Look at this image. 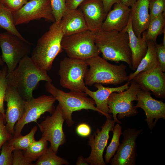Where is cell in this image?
Wrapping results in <instances>:
<instances>
[{
  "label": "cell",
  "instance_id": "7dc6e473",
  "mask_svg": "<svg viewBox=\"0 0 165 165\" xmlns=\"http://www.w3.org/2000/svg\"></svg>",
  "mask_w": 165,
  "mask_h": 165
},
{
  "label": "cell",
  "instance_id": "ffe728a7",
  "mask_svg": "<svg viewBox=\"0 0 165 165\" xmlns=\"http://www.w3.org/2000/svg\"><path fill=\"white\" fill-rule=\"evenodd\" d=\"M130 82L131 81L127 82L123 85L116 87H106L101 83H95L94 85L97 89V90L92 91L87 87L85 92L94 100L96 107L102 112L107 118L112 119L108 105L109 97L113 92L119 93L126 90L129 88Z\"/></svg>",
  "mask_w": 165,
  "mask_h": 165
},
{
  "label": "cell",
  "instance_id": "f6af8a7d",
  "mask_svg": "<svg viewBox=\"0 0 165 165\" xmlns=\"http://www.w3.org/2000/svg\"><path fill=\"white\" fill-rule=\"evenodd\" d=\"M1 33L0 32V34ZM4 62L2 61V58L1 57L0 55V66H2L4 65Z\"/></svg>",
  "mask_w": 165,
  "mask_h": 165
},
{
  "label": "cell",
  "instance_id": "7a4b0ae2",
  "mask_svg": "<svg viewBox=\"0 0 165 165\" xmlns=\"http://www.w3.org/2000/svg\"><path fill=\"white\" fill-rule=\"evenodd\" d=\"M93 32L95 43L103 58L116 63L124 62L131 68L132 54L127 32L106 31L102 29Z\"/></svg>",
  "mask_w": 165,
  "mask_h": 165
},
{
  "label": "cell",
  "instance_id": "8992f818",
  "mask_svg": "<svg viewBox=\"0 0 165 165\" xmlns=\"http://www.w3.org/2000/svg\"><path fill=\"white\" fill-rule=\"evenodd\" d=\"M61 46L68 57L72 58L86 60L101 53L95 43L94 32L89 30L64 36Z\"/></svg>",
  "mask_w": 165,
  "mask_h": 165
},
{
  "label": "cell",
  "instance_id": "5b68a950",
  "mask_svg": "<svg viewBox=\"0 0 165 165\" xmlns=\"http://www.w3.org/2000/svg\"><path fill=\"white\" fill-rule=\"evenodd\" d=\"M46 90L57 100L61 109L63 116L69 127L73 125L72 117L73 112L82 109L91 110L104 115V113L95 106L94 100L85 92L70 91L66 92L55 87L51 82H46Z\"/></svg>",
  "mask_w": 165,
  "mask_h": 165
},
{
  "label": "cell",
  "instance_id": "bcb514c9",
  "mask_svg": "<svg viewBox=\"0 0 165 165\" xmlns=\"http://www.w3.org/2000/svg\"><path fill=\"white\" fill-rule=\"evenodd\" d=\"M2 72V70H1L0 69V78Z\"/></svg>",
  "mask_w": 165,
  "mask_h": 165
},
{
  "label": "cell",
  "instance_id": "d4e9b609",
  "mask_svg": "<svg viewBox=\"0 0 165 165\" xmlns=\"http://www.w3.org/2000/svg\"><path fill=\"white\" fill-rule=\"evenodd\" d=\"M0 28H2L22 39L25 38L16 29L12 12L0 2Z\"/></svg>",
  "mask_w": 165,
  "mask_h": 165
},
{
  "label": "cell",
  "instance_id": "60d3db41",
  "mask_svg": "<svg viewBox=\"0 0 165 165\" xmlns=\"http://www.w3.org/2000/svg\"><path fill=\"white\" fill-rule=\"evenodd\" d=\"M105 12L107 14L111 10L112 6L115 4L121 2L120 0H101Z\"/></svg>",
  "mask_w": 165,
  "mask_h": 165
},
{
  "label": "cell",
  "instance_id": "8fae6325",
  "mask_svg": "<svg viewBox=\"0 0 165 165\" xmlns=\"http://www.w3.org/2000/svg\"><path fill=\"white\" fill-rule=\"evenodd\" d=\"M52 114L47 116L38 125L42 133V137L50 142V147L57 153L60 146L64 144L66 141L63 129L65 120L58 105Z\"/></svg>",
  "mask_w": 165,
  "mask_h": 165
},
{
  "label": "cell",
  "instance_id": "8d00e7d4",
  "mask_svg": "<svg viewBox=\"0 0 165 165\" xmlns=\"http://www.w3.org/2000/svg\"><path fill=\"white\" fill-rule=\"evenodd\" d=\"M0 2L12 12L19 10L28 2L27 0H0Z\"/></svg>",
  "mask_w": 165,
  "mask_h": 165
},
{
  "label": "cell",
  "instance_id": "603a6c76",
  "mask_svg": "<svg viewBox=\"0 0 165 165\" xmlns=\"http://www.w3.org/2000/svg\"><path fill=\"white\" fill-rule=\"evenodd\" d=\"M149 0H137L131 7L132 26L137 36H141L142 33L147 30L149 24Z\"/></svg>",
  "mask_w": 165,
  "mask_h": 165
},
{
  "label": "cell",
  "instance_id": "3957f363",
  "mask_svg": "<svg viewBox=\"0 0 165 165\" xmlns=\"http://www.w3.org/2000/svg\"><path fill=\"white\" fill-rule=\"evenodd\" d=\"M86 61L89 66L84 78L86 86H91L95 83L116 85L128 81L127 66L123 63L119 65L110 64L99 55Z\"/></svg>",
  "mask_w": 165,
  "mask_h": 165
},
{
  "label": "cell",
  "instance_id": "6da1fadb",
  "mask_svg": "<svg viewBox=\"0 0 165 165\" xmlns=\"http://www.w3.org/2000/svg\"><path fill=\"white\" fill-rule=\"evenodd\" d=\"M7 86L16 90L24 101L33 97V92L40 81L51 82L47 71L38 67L31 57L27 56L11 72L7 73Z\"/></svg>",
  "mask_w": 165,
  "mask_h": 165
},
{
  "label": "cell",
  "instance_id": "b9f144b4",
  "mask_svg": "<svg viewBox=\"0 0 165 165\" xmlns=\"http://www.w3.org/2000/svg\"><path fill=\"white\" fill-rule=\"evenodd\" d=\"M76 165H88L89 164L85 161V158L82 156H79L78 158L76 163Z\"/></svg>",
  "mask_w": 165,
  "mask_h": 165
},
{
  "label": "cell",
  "instance_id": "44dd1931",
  "mask_svg": "<svg viewBox=\"0 0 165 165\" xmlns=\"http://www.w3.org/2000/svg\"><path fill=\"white\" fill-rule=\"evenodd\" d=\"M129 35V45L132 54L131 68L135 71L140 61L146 54L148 49L146 38V30L143 32L141 36H137L132 28L131 17L125 29Z\"/></svg>",
  "mask_w": 165,
  "mask_h": 165
},
{
  "label": "cell",
  "instance_id": "30bf717a",
  "mask_svg": "<svg viewBox=\"0 0 165 165\" xmlns=\"http://www.w3.org/2000/svg\"><path fill=\"white\" fill-rule=\"evenodd\" d=\"M56 99L52 95H42L37 98L24 101V113L16 123L13 137L21 134L23 128L26 124L32 122L37 123V120L46 112L52 114L54 111Z\"/></svg>",
  "mask_w": 165,
  "mask_h": 165
},
{
  "label": "cell",
  "instance_id": "ab89813d",
  "mask_svg": "<svg viewBox=\"0 0 165 165\" xmlns=\"http://www.w3.org/2000/svg\"><path fill=\"white\" fill-rule=\"evenodd\" d=\"M85 0H66L67 9H74L78 8L80 4Z\"/></svg>",
  "mask_w": 165,
  "mask_h": 165
},
{
  "label": "cell",
  "instance_id": "f35d334b",
  "mask_svg": "<svg viewBox=\"0 0 165 165\" xmlns=\"http://www.w3.org/2000/svg\"><path fill=\"white\" fill-rule=\"evenodd\" d=\"M76 131L79 136L83 137H86L91 134V129L88 124L86 123H82L77 127Z\"/></svg>",
  "mask_w": 165,
  "mask_h": 165
},
{
  "label": "cell",
  "instance_id": "ba28073f",
  "mask_svg": "<svg viewBox=\"0 0 165 165\" xmlns=\"http://www.w3.org/2000/svg\"><path fill=\"white\" fill-rule=\"evenodd\" d=\"M88 68L86 60L64 58L60 62L58 71L61 85L70 91L85 92L87 87L84 78Z\"/></svg>",
  "mask_w": 165,
  "mask_h": 165
},
{
  "label": "cell",
  "instance_id": "d590c367",
  "mask_svg": "<svg viewBox=\"0 0 165 165\" xmlns=\"http://www.w3.org/2000/svg\"><path fill=\"white\" fill-rule=\"evenodd\" d=\"M4 120L2 115L0 114V150L3 144L13 137L6 129L4 124Z\"/></svg>",
  "mask_w": 165,
  "mask_h": 165
},
{
  "label": "cell",
  "instance_id": "cb8c5ba5",
  "mask_svg": "<svg viewBox=\"0 0 165 165\" xmlns=\"http://www.w3.org/2000/svg\"><path fill=\"white\" fill-rule=\"evenodd\" d=\"M148 49L145 56L140 61L135 71L130 73L128 82L131 81L139 73L149 70L159 64L157 57L155 42L151 40H147Z\"/></svg>",
  "mask_w": 165,
  "mask_h": 165
},
{
  "label": "cell",
  "instance_id": "e0dca14e",
  "mask_svg": "<svg viewBox=\"0 0 165 165\" xmlns=\"http://www.w3.org/2000/svg\"><path fill=\"white\" fill-rule=\"evenodd\" d=\"M4 101L7 102V106L5 116L6 127L13 135L15 125L24 113V101L16 90L7 86Z\"/></svg>",
  "mask_w": 165,
  "mask_h": 165
},
{
  "label": "cell",
  "instance_id": "f546056e",
  "mask_svg": "<svg viewBox=\"0 0 165 165\" xmlns=\"http://www.w3.org/2000/svg\"><path fill=\"white\" fill-rule=\"evenodd\" d=\"M113 134L111 141L107 148L106 153L105 156V162L109 163L111 159L116 153L120 144L119 139L122 134V127L119 124H117L114 127Z\"/></svg>",
  "mask_w": 165,
  "mask_h": 165
},
{
  "label": "cell",
  "instance_id": "d6a6232c",
  "mask_svg": "<svg viewBox=\"0 0 165 165\" xmlns=\"http://www.w3.org/2000/svg\"><path fill=\"white\" fill-rule=\"evenodd\" d=\"M0 154V165H12L13 147L8 141L2 145Z\"/></svg>",
  "mask_w": 165,
  "mask_h": 165
},
{
  "label": "cell",
  "instance_id": "f1b7e54d",
  "mask_svg": "<svg viewBox=\"0 0 165 165\" xmlns=\"http://www.w3.org/2000/svg\"><path fill=\"white\" fill-rule=\"evenodd\" d=\"M69 163L66 159L57 155L50 146L36 160V165H68Z\"/></svg>",
  "mask_w": 165,
  "mask_h": 165
},
{
  "label": "cell",
  "instance_id": "ee69618b",
  "mask_svg": "<svg viewBox=\"0 0 165 165\" xmlns=\"http://www.w3.org/2000/svg\"><path fill=\"white\" fill-rule=\"evenodd\" d=\"M163 34H164V36L163 38V42L162 43L163 45L165 46V31H164Z\"/></svg>",
  "mask_w": 165,
  "mask_h": 165
},
{
  "label": "cell",
  "instance_id": "9c48e42d",
  "mask_svg": "<svg viewBox=\"0 0 165 165\" xmlns=\"http://www.w3.org/2000/svg\"><path fill=\"white\" fill-rule=\"evenodd\" d=\"M32 44L7 31L0 34L2 60L6 64L7 73L13 71L20 61L29 54Z\"/></svg>",
  "mask_w": 165,
  "mask_h": 165
},
{
  "label": "cell",
  "instance_id": "5bb4252c",
  "mask_svg": "<svg viewBox=\"0 0 165 165\" xmlns=\"http://www.w3.org/2000/svg\"><path fill=\"white\" fill-rule=\"evenodd\" d=\"M116 122L112 119L107 118L101 129L97 128L92 134L89 136L88 145L91 148L89 156L85 158L90 165H106L103 154L109 138V133L113 131Z\"/></svg>",
  "mask_w": 165,
  "mask_h": 165
},
{
  "label": "cell",
  "instance_id": "484cf974",
  "mask_svg": "<svg viewBox=\"0 0 165 165\" xmlns=\"http://www.w3.org/2000/svg\"><path fill=\"white\" fill-rule=\"evenodd\" d=\"M165 12H164L150 21L146 30V40L156 42L158 36L165 31Z\"/></svg>",
  "mask_w": 165,
  "mask_h": 165
},
{
  "label": "cell",
  "instance_id": "7c38bea8",
  "mask_svg": "<svg viewBox=\"0 0 165 165\" xmlns=\"http://www.w3.org/2000/svg\"><path fill=\"white\" fill-rule=\"evenodd\" d=\"M12 13L16 26L42 18L55 22L50 0H30L19 10L12 12Z\"/></svg>",
  "mask_w": 165,
  "mask_h": 165
},
{
  "label": "cell",
  "instance_id": "1f68e13d",
  "mask_svg": "<svg viewBox=\"0 0 165 165\" xmlns=\"http://www.w3.org/2000/svg\"><path fill=\"white\" fill-rule=\"evenodd\" d=\"M7 73L6 66H3L0 78V114H2L5 120V113L4 102L6 92L7 86L6 76Z\"/></svg>",
  "mask_w": 165,
  "mask_h": 165
},
{
  "label": "cell",
  "instance_id": "2e32d148",
  "mask_svg": "<svg viewBox=\"0 0 165 165\" xmlns=\"http://www.w3.org/2000/svg\"><path fill=\"white\" fill-rule=\"evenodd\" d=\"M141 90L151 91L157 97L165 98V75L158 64L152 68L138 74L133 79Z\"/></svg>",
  "mask_w": 165,
  "mask_h": 165
},
{
  "label": "cell",
  "instance_id": "74e56055",
  "mask_svg": "<svg viewBox=\"0 0 165 165\" xmlns=\"http://www.w3.org/2000/svg\"><path fill=\"white\" fill-rule=\"evenodd\" d=\"M156 51L160 67L163 72H165V46L162 43H155Z\"/></svg>",
  "mask_w": 165,
  "mask_h": 165
},
{
  "label": "cell",
  "instance_id": "52a82bcc",
  "mask_svg": "<svg viewBox=\"0 0 165 165\" xmlns=\"http://www.w3.org/2000/svg\"><path fill=\"white\" fill-rule=\"evenodd\" d=\"M126 90L119 93H112L108 99L109 114H112L113 120L118 123L121 119L137 115L138 111L133 101H137V95L141 89L139 84L133 80Z\"/></svg>",
  "mask_w": 165,
  "mask_h": 165
},
{
  "label": "cell",
  "instance_id": "e575fe53",
  "mask_svg": "<svg viewBox=\"0 0 165 165\" xmlns=\"http://www.w3.org/2000/svg\"><path fill=\"white\" fill-rule=\"evenodd\" d=\"M13 165H33L25 156L23 150L16 149L13 150Z\"/></svg>",
  "mask_w": 165,
  "mask_h": 165
},
{
  "label": "cell",
  "instance_id": "7402d4cb",
  "mask_svg": "<svg viewBox=\"0 0 165 165\" xmlns=\"http://www.w3.org/2000/svg\"><path fill=\"white\" fill-rule=\"evenodd\" d=\"M60 23L64 36L88 30L82 13L79 8L67 9L64 13Z\"/></svg>",
  "mask_w": 165,
  "mask_h": 165
},
{
  "label": "cell",
  "instance_id": "7bdbcfd3",
  "mask_svg": "<svg viewBox=\"0 0 165 165\" xmlns=\"http://www.w3.org/2000/svg\"><path fill=\"white\" fill-rule=\"evenodd\" d=\"M137 0H120L121 2L124 5L132 7L135 3Z\"/></svg>",
  "mask_w": 165,
  "mask_h": 165
},
{
  "label": "cell",
  "instance_id": "4316f807",
  "mask_svg": "<svg viewBox=\"0 0 165 165\" xmlns=\"http://www.w3.org/2000/svg\"><path fill=\"white\" fill-rule=\"evenodd\" d=\"M48 142L42 137L38 141L35 140L24 151L25 156L29 160L32 162L36 160L48 148Z\"/></svg>",
  "mask_w": 165,
  "mask_h": 165
},
{
  "label": "cell",
  "instance_id": "277c9868",
  "mask_svg": "<svg viewBox=\"0 0 165 165\" xmlns=\"http://www.w3.org/2000/svg\"><path fill=\"white\" fill-rule=\"evenodd\" d=\"M64 36L60 23H53L38 40L32 51L31 57L37 66L47 71L51 69L54 60L63 50Z\"/></svg>",
  "mask_w": 165,
  "mask_h": 165
},
{
  "label": "cell",
  "instance_id": "4fadbf2b",
  "mask_svg": "<svg viewBox=\"0 0 165 165\" xmlns=\"http://www.w3.org/2000/svg\"><path fill=\"white\" fill-rule=\"evenodd\" d=\"M143 129L128 128L122 132L123 139L109 163L112 165H135L138 156L136 141Z\"/></svg>",
  "mask_w": 165,
  "mask_h": 165
},
{
  "label": "cell",
  "instance_id": "ac0fdd59",
  "mask_svg": "<svg viewBox=\"0 0 165 165\" xmlns=\"http://www.w3.org/2000/svg\"><path fill=\"white\" fill-rule=\"evenodd\" d=\"M79 7L89 30L95 32L102 29L107 14L105 11L101 0H85Z\"/></svg>",
  "mask_w": 165,
  "mask_h": 165
},
{
  "label": "cell",
  "instance_id": "4dcf8cb0",
  "mask_svg": "<svg viewBox=\"0 0 165 165\" xmlns=\"http://www.w3.org/2000/svg\"><path fill=\"white\" fill-rule=\"evenodd\" d=\"M50 0L55 22L59 24L64 13L67 9L66 0Z\"/></svg>",
  "mask_w": 165,
  "mask_h": 165
},
{
  "label": "cell",
  "instance_id": "836d02e7",
  "mask_svg": "<svg viewBox=\"0 0 165 165\" xmlns=\"http://www.w3.org/2000/svg\"><path fill=\"white\" fill-rule=\"evenodd\" d=\"M150 21L165 12V0H149Z\"/></svg>",
  "mask_w": 165,
  "mask_h": 165
},
{
  "label": "cell",
  "instance_id": "d6986e66",
  "mask_svg": "<svg viewBox=\"0 0 165 165\" xmlns=\"http://www.w3.org/2000/svg\"><path fill=\"white\" fill-rule=\"evenodd\" d=\"M121 2L114 5L113 9L107 13L102 26L106 31H123L127 26L131 17V9Z\"/></svg>",
  "mask_w": 165,
  "mask_h": 165
},
{
  "label": "cell",
  "instance_id": "9a60e30c",
  "mask_svg": "<svg viewBox=\"0 0 165 165\" xmlns=\"http://www.w3.org/2000/svg\"><path fill=\"white\" fill-rule=\"evenodd\" d=\"M149 91L141 89L138 93L136 108H141L146 116L145 121L148 128L152 130L160 119H165V103L162 100L153 98Z\"/></svg>",
  "mask_w": 165,
  "mask_h": 165
},
{
  "label": "cell",
  "instance_id": "83f0119b",
  "mask_svg": "<svg viewBox=\"0 0 165 165\" xmlns=\"http://www.w3.org/2000/svg\"><path fill=\"white\" fill-rule=\"evenodd\" d=\"M37 129V127L35 126L27 135L22 136L21 134L16 137H13L8 140L13 150L20 149L23 151L25 150L35 141V135Z\"/></svg>",
  "mask_w": 165,
  "mask_h": 165
}]
</instances>
